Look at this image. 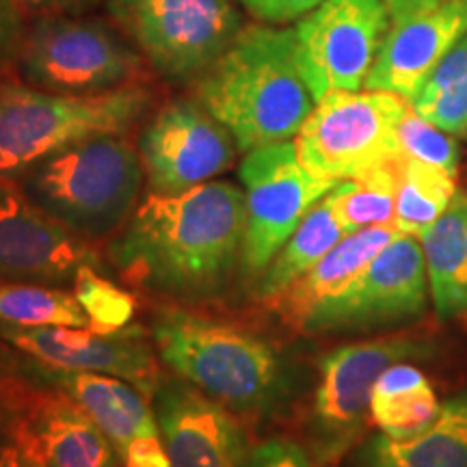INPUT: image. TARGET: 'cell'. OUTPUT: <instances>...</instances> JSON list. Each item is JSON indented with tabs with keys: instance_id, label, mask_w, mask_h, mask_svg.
<instances>
[{
	"instance_id": "obj_1",
	"label": "cell",
	"mask_w": 467,
	"mask_h": 467,
	"mask_svg": "<svg viewBox=\"0 0 467 467\" xmlns=\"http://www.w3.org/2000/svg\"><path fill=\"white\" fill-rule=\"evenodd\" d=\"M244 191L210 180L189 191L148 192L109 243L128 284L180 301L214 299L243 271Z\"/></svg>"
},
{
	"instance_id": "obj_2",
	"label": "cell",
	"mask_w": 467,
	"mask_h": 467,
	"mask_svg": "<svg viewBox=\"0 0 467 467\" xmlns=\"http://www.w3.org/2000/svg\"><path fill=\"white\" fill-rule=\"evenodd\" d=\"M192 98L221 121L243 154L290 141L312 113V91L296 57V31L244 25L192 83Z\"/></svg>"
},
{
	"instance_id": "obj_3",
	"label": "cell",
	"mask_w": 467,
	"mask_h": 467,
	"mask_svg": "<svg viewBox=\"0 0 467 467\" xmlns=\"http://www.w3.org/2000/svg\"><path fill=\"white\" fill-rule=\"evenodd\" d=\"M150 336L171 372L234 413L262 411L282 392V353L241 325L162 307L154 314Z\"/></svg>"
},
{
	"instance_id": "obj_4",
	"label": "cell",
	"mask_w": 467,
	"mask_h": 467,
	"mask_svg": "<svg viewBox=\"0 0 467 467\" xmlns=\"http://www.w3.org/2000/svg\"><path fill=\"white\" fill-rule=\"evenodd\" d=\"M35 206L85 241L121 230L139 206L143 162L124 134L74 143L17 175Z\"/></svg>"
},
{
	"instance_id": "obj_5",
	"label": "cell",
	"mask_w": 467,
	"mask_h": 467,
	"mask_svg": "<svg viewBox=\"0 0 467 467\" xmlns=\"http://www.w3.org/2000/svg\"><path fill=\"white\" fill-rule=\"evenodd\" d=\"M151 104L148 85L69 96L0 78V178L16 180L37 161L87 139L130 132Z\"/></svg>"
},
{
	"instance_id": "obj_6",
	"label": "cell",
	"mask_w": 467,
	"mask_h": 467,
	"mask_svg": "<svg viewBox=\"0 0 467 467\" xmlns=\"http://www.w3.org/2000/svg\"><path fill=\"white\" fill-rule=\"evenodd\" d=\"M22 83L52 93L93 96L148 85L141 52L104 17L48 16L28 22L16 61Z\"/></svg>"
},
{
	"instance_id": "obj_7",
	"label": "cell",
	"mask_w": 467,
	"mask_h": 467,
	"mask_svg": "<svg viewBox=\"0 0 467 467\" xmlns=\"http://www.w3.org/2000/svg\"><path fill=\"white\" fill-rule=\"evenodd\" d=\"M104 7L151 72L175 85L195 83L244 26L232 0H107Z\"/></svg>"
},
{
	"instance_id": "obj_8",
	"label": "cell",
	"mask_w": 467,
	"mask_h": 467,
	"mask_svg": "<svg viewBox=\"0 0 467 467\" xmlns=\"http://www.w3.org/2000/svg\"><path fill=\"white\" fill-rule=\"evenodd\" d=\"M407 107L405 98L388 91L327 93L296 132L299 161L334 182L399 161V124Z\"/></svg>"
},
{
	"instance_id": "obj_9",
	"label": "cell",
	"mask_w": 467,
	"mask_h": 467,
	"mask_svg": "<svg viewBox=\"0 0 467 467\" xmlns=\"http://www.w3.org/2000/svg\"><path fill=\"white\" fill-rule=\"evenodd\" d=\"M247 206L243 238V275L258 279L288 243L306 214L337 182L309 173L295 141L255 148L238 165Z\"/></svg>"
},
{
	"instance_id": "obj_10",
	"label": "cell",
	"mask_w": 467,
	"mask_h": 467,
	"mask_svg": "<svg viewBox=\"0 0 467 467\" xmlns=\"http://www.w3.org/2000/svg\"><path fill=\"white\" fill-rule=\"evenodd\" d=\"M389 28L383 0H323L303 16L295 26L296 57L314 100L359 91Z\"/></svg>"
},
{
	"instance_id": "obj_11",
	"label": "cell",
	"mask_w": 467,
	"mask_h": 467,
	"mask_svg": "<svg viewBox=\"0 0 467 467\" xmlns=\"http://www.w3.org/2000/svg\"><path fill=\"white\" fill-rule=\"evenodd\" d=\"M0 424L31 467H124L83 409L46 385L0 379Z\"/></svg>"
},
{
	"instance_id": "obj_12",
	"label": "cell",
	"mask_w": 467,
	"mask_h": 467,
	"mask_svg": "<svg viewBox=\"0 0 467 467\" xmlns=\"http://www.w3.org/2000/svg\"><path fill=\"white\" fill-rule=\"evenodd\" d=\"M429 353V344L413 337H385L347 344L320 359V381L312 407L320 463L336 461L364 431L379 377L399 361Z\"/></svg>"
},
{
	"instance_id": "obj_13",
	"label": "cell",
	"mask_w": 467,
	"mask_h": 467,
	"mask_svg": "<svg viewBox=\"0 0 467 467\" xmlns=\"http://www.w3.org/2000/svg\"><path fill=\"white\" fill-rule=\"evenodd\" d=\"M151 192L173 195L234 167L238 145L195 98H173L150 117L137 141Z\"/></svg>"
},
{
	"instance_id": "obj_14",
	"label": "cell",
	"mask_w": 467,
	"mask_h": 467,
	"mask_svg": "<svg viewBox=\"0 0 467 467\" xmlns=\"http://www.w3.org/2000/svg\"><path fill=\"white\" fill-rule=\"evenodd\" d=\"M14 379L46 385L72 399L109 437L124 467H171L154 407L132 383L100 372L58 370L33 358L17 364Z\"/></svg>"
},
{
	"instance_id": "obj_15",
	"label": "cell",
	"mask_w": 467,
	"mask_h": 467,
	"mask_svg": "<svg viewBox=\"0 0 467 467\" xmlns=\"http://www.w3.org/2000/svg\"><path fill=\"white\" fill-rule=\"evenodd\" d=\"M429 275L420 243L413 236H396L359 277L334 301L303 323V334L370 329L402 318H413L426 307Z\"/></svg>"
},
{
	"instance_id": "obj_16",
	"label": "cell",
	"mask_w": 467,
	"mask_h": 467,
	"mask_svg": "<svg viewBox=\"0 0 467 467\" xmlns=\"http://www.w3.org/2000/svg\"><path fill=\"white\" fill-rule=\"evenodd\" d=\"M91 243L28 200L14 178H0V282L72 284L80 266H98Z\"/></svg>"
},
{
	"instance_id": "obj_17",
	"label": "cell",
	"mask_w": 467,
	"mask_h": 467,
	"mask_svg": "<svg viewBox=\"0 0 467 467\" xmlns=\"http://www.w3.org/2000/svg\"><path fill=\"white\" fill-rule=\"evenodd\" d=\"M0 337L26 358L58 370L100 372L132 383L151 399L162 379L141 327L98 334L89 327H22L0 323Z\"/></svg>"
},
{
	"instance_id": "obj_18",
	"label": "cell",
	"mask_w": 467,
	"mask_h": 467,
	"mask_svg": "<svg viewBox=\"0 0 467 467\" xmlns=\"http://www.w3.org/2000/svg\"><path fill=\"white\" fill-rule=\"evenodd\" d=\"M171 467H238L249 441L234 411L184 379L162 377L151 394Z\"/></svg>"
},
{
	"instance_id": "obj_19",
	"label": "cell",
	"mask_w": 467,
	"mask_h": 467,
	"mask_svg": "<svg viewBox=\"0 0 467 467\" xmlns=\"http://www.w3.org/2000/svg\"><path fill=\"white\" fill-rule=\"evenodd\" d=\"M465 33L467 0H448L429 14L392 26L364 87L411 102Z\"/></svg>"
},
{
	"instance_id": "obj_20",
	"label": "cell",
	"mask_w": 467,
	"mask_h": 467,
	"mask_svg": "<svg viewBox=\"0 0 467 467\" xmlns=\"http://www.w3.org/2000/svg\"><path fill=\"white\" fill-rule=\"evenodd\" d=\"M396 236H400L396 225H377L347 234L317 266L265 303L285 325L301 331L303 323L325 303L342 295Z\"/></svg>"
},
{
	"instance_id": "obj_21",
	"label": "cell",
	"mask_w": 467,
	"mask_h": 467,
	"mask_svg": "<svg viewBox=\"0 0 467 467\" xmlns=\"http://www.w3.org/2000/svg\"><path fill=\"white\" fill-rule=\"evenodd\" d=\"M359 467H467V394L441 402L435 422L416 437L381 433L368 441Z\"/></svg>"
},
{
	"instance_id": "obj_22",
	"label": "cell",
	"mask_w": 467,
	"mask_h": 467,
	"mask_svg": "<svg viewBox=\"0 0 467 467\" xmlns=\"http://www.w3.org/2000/svg\"><path fill=\"white\" fill-rule=\"evenodd\" d=\"M426 275L440 318L467 314V192L457 191L446 213L420 234Z\"/></svg>"
},
{
	"instance_id": "obj_23",
	"label": "cell",
	"mask_w": 467,
	"mask_h": 467,
	"mask_svg": "<svg viewBox=\"0 0 467 467\" xmlns=\"http://www.w3.org/2000/svg\"><path fill=\"white\" fill-rule=\"evenodd\" d=\"M441 402L429 379L416 366H389L372 392L370 420L392 440H409L429 429L440 416Z\"/></svg>"
},
{
	"instance_id": "obj_24",
	"label": "cell",
	"mask_w": 467,
	"mask_h": 467,
	"mask_svg": "<svg viewBox=\"0 0 467 467\" xmlns=\"http://www.w3.org/2000/svg\"><path fill=\"white\" fill-rule=\"evenodd\" d=\"M347 232L336 219L334 206L329 197H323L296 227L288 243L277 251L275 258L266 266V271L255 279V296L268 301L279 292L288 288L292 282L306 275L320 260L336 247Z\"/></svg>"
},
{
	"instance_id": "obj_25",
	"label": "cell",
	"mask_w": 467,
	"mask_h": 467,
	"mask_svg": "<svg viewBox=\"0 0 467 467\" xmlns=\"http://www.w3.org/2000/svg\"><path fill=\"white\" fill-rule=\"evenodd\" d=\"M399 189H396L394 225L405 236L420 238L451 206L457 195L454 175L422 161L400 156L396 161Z\"/></svg>"
},
{
	"instance_id": "obj_26",
	"label": "cell",
	"mask_w": 467,
	"mask_h": 467,
	"mask_svg": "<svg viewBox=\"0 0 467 467\" xmlns=\"http://www.w3.org/2000/svg\"><path fill=\"white\" fill-rule=\"evenodd\" d=\"M399 173L396 161L375 167L358 178L342 180L327 192L336 219L347 234L377 225H394Z\"/></svg>"
},
{
	"instance_id": "obj_27",
	"label": "cell",
	"mask_w": 467,
	"mask_h": 467,
	"mask_svg": "<svg viewBox=\"0 0 467 467\" xmlns=\"http://www.w3.org/2000/svg\"><path fill=\"white\" fill-rule=\"evenodd\" d=\"M409 104L440 130L467 137V33Z\"/></svg>"
},
{
	"instance_id": "obj_28",
	"label": "cell",
	"mask_w": 467,
	"mask_h": 467,
	"mask_svg": "<svg viewBox=\"0 0 467 467\" xmlns=\"http://www.w3.org/2000/svg\"><path fill=\"white\" fill-rule=\"evenodd\" d=\"M0 323L22 327H89L74 292L61 285L0 282Z\"/></svg>"
},
{
	"instance_id": "obj_29",
	"label": "cell",
	"mask_w": 467,
	"mask_h": 467,
	"mask_svg": "<svg viewBox=\"0 0 467 467\" xmlns=\"http://www.w3.org/2000/svg\"><path fill=\"white\" fill-rule=\"evenodd\" d=\"M72 292L89 318V329L98 334H117L128 329L137 314V299L130 292L109 282L91 265L76 271Z\"/></svg>"
},
{
	"instance_id": "obj_30",
	"label": "cell",
	"mask_w": 467,
	"mask_h": 467,
	"mask_svg": "<svg viewBox=\"0 0 467 467\" xmlns=\"http://www.w3.org/2000/svg\"><path fill=\"white\" fill-rule=\"evenodd\" d=\"M399 148L400 156L422 161L426 165L440 167L443 171L457 175L459 169V145L452 134L424 119L409 104L399 124Z\"/></svg>"
},
{
	"instance_id": "obj_31",
	"label": "cell",
	"mask_w": 467,
	"mask_h": 467,
	"mask_svg": "<svg viewBox=\"0 0 467 467\" xmlns=\"http://www.w3.org/2000/svg\"><path fill=\"white\" fill-rule=\"evenodd\" d=\"M238 467H317L312 454L301 443L273 437L247 448Z\"/></svg>"
},
{
	"instance_id": "obj_32",
	"label": "cell",
	"mask_w": 467,
	"mask_h": 467,
	"mask_svg": "<svg viewBox=\"0 0 467 467\" xmlns=\"http://www.w3.org/2000/svg\"><path fill=\"white\" fill-rule=\"evenodd\" d=\"M238 3L262 25L284 26L301 20L309 11L317 9L323 0H238Z\"/></svg>"
},
{
	"instance_id": "obj_33",
	"label": "cell",
	"mask_w": 467,
	"mask_h": 467,
	"mask_svg": "<svg viewBox=\"0 0 467 467\" xmlns=\"http://www.w3.org/2000/svg\"><path fill=\"white\" fill-rule=\"evenodd\" d=\"M26 26V17L20 14L14 0H0V72L16 67Z\"/></svg>"
},
{
	"instance_id": "obj_34",
	"label": "cell",
	"mask_w": 467,
	"mask_h": 467,
	"mask_svg": "<svg viewBox=\"0 0 467 467\" xmlns=\"http://www.w3.org/2000/svg\"><path fill=\"white\" fill-rule=\"evenodd\" d=\"M14 5L26 17V22H33L48 16L91 14L107 5V0H14Z\"/></svg>"
},
{
	"instance_id": "obj_35",
	"label": "cell",
	"mask_w": 467,
	"mask_h": 467,
	"mask_svg": "<svg viewBox=\"0 0 467 467\" xmlns=\"http://www.w3.org/2000/svg\"><path fill=\"white\" fill-rule=\"evenodd\" d=\"M385 7H388L389 20H392V26L402 25V22L413 20V17L429 14L437 7H441L448 0H383Z\"/></svg>"
},
{
	"instance_id": "obj_36",
	"label": "cell",
	"mask_w": 467,
	"mask_h": 467,
	"mask_svg": "<svg viewBox=\"0 0 467 467\" xmlns=\"http://www.w3.org/2000/svg\"><path fill=\"white\" fill-rule=\"evenodd\" d=\"M0 467H31L9 431L0 424Z\"/></svg>"
}]
</instances>
